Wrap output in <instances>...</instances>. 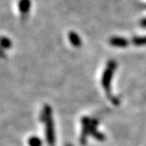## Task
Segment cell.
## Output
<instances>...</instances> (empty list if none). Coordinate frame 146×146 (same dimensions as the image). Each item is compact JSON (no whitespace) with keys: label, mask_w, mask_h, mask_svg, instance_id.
Masks as SVG:
<instances>
[{"label":"cell","mask_w":146,"mask_h":146,"mask_svg":"<svg viewBox=\"0 0 146 146\" xmlns=\"http://www.w3.org/2000/svg\"><path fill=\"white\" fill-rule=\"evenodd\" d=\"M81 123L83 125V130L80 136V143L82 145H84L86 142V138L87 136L90 134V123H91V119L88 117H84L81 119Z\"/></svg>","instance_id":"3957f363"},{"label":"cell","mask_w":146,"mask_h":146,"mask_svg":"<svg viewBox=\"0 0 146 146\" xmlns=\"http://www.w3.org/2000/svg\"><path fill=\"white\" fill-rule=\"evenodd\" d=\"M28 144L29 146H42V141L36 136H32L29 139Z\"/></svg>","instance_id":"ba28073f"},{"label":"cell","mask_w":146,"mask_h":146,"mask_svg":"<svg viewBox=\"0 0 146 146\" xmlns=\"http://www.w3.org/2000/svg\"><path fill=\"white\" fill-rule=\"evenodd\" d=\"M68 36H69L70 42H71V43L74 46L79 47L81 46V39H80V37L79 36V35L76 33L70 32Z\"/></svg>","instance_id":"8992f818"},{"label":"cell","mask_w":146,"mask_h":146,"mask_svg":"<svg viewBox=\"0 0 146 146\" xmlns=\"http://www.w3.org/2000/svg\"><path fill=\"white\" fill-rule=\"evenodd\" d=\"M92 136H94L98 141H103L105 140L104 135H103L102 133H100L99 131H96L95 132H94V133L92 134Z\"/></svg>","instance_id":"30bf717a"},{"label":"cell","mask_w":146,"mask_h":146,"mask_svg":"<svg viewBox=\"0 0 146 146\" xmlns=\"http://www.w3.org/2000/svg\"><path fill=\"white\" fill-rule=\"evenodd\" d=\"M110 44L112 46L115 47H126L128 46V41L123 38V37H120V36H113L110 39Z\"/></svg>","instance_id":"277c9868"},{"label":"cell","mask_w":146,"mask_h":146,"mask_svg":"<svg viewBox=\"0 0 146 146\" xmlns=\"http://www.w3.org/2000/svg\"><path fill=\"white\" fill-rule=\"evenodd\" d=\"M31 7V1L30 0H20L19 2V9L22 15H26L29 11Z\"/></svg>","instance_id":"5b68a950"},{"label":"cell","mask_w":146,"mask_h":146,"mask_svg":"<svg viewBox=\"0 0 146 146\" xmlns=\"http://www.w3.org/2000/svg\"><path fill=\"white\" fill-rule=\"evenodd\" d=\"M132 43L137 46H145L146 45V36H134L132 38Z\"/></svg>","instance_id":"52a82bcc"},{"label":"cell","mask_w":146,"mask_h":146,"mask_svg":"<svg viewBox=\"0 0 146 146\" xmlns=\"http://www.w3.org/2000/svg\"><path fill=\"white\" fill-rule=\"evenodd\" d=\"M0 44H1V46L3 47V48H9L11 46V42L8 38L3 37V38L1 39Z\"/></svg>","instance_id":"9c48e42d"},{"label":"cell","mask_w":146,"mask_h":146,"mask_svg":"<svg viewBox=\"0 0 146 146\" xmlns=\"http://www.w3.org/2000/svg\"><path fill=\"white\" fill-rule=\"evenodd\" d=\"M116 66H117V64H116L115 61H114V60L109 61V63H107V66H106L104 73H103L102 79V87L104 88L106 95H108L110 98H111V96H110V81H111L112 76H113V73H114L115 68H116Z\"/></svg>","instance_id":"6da1fadb"},{"label":"cell","mask_w":146,"mask_h":146,"mask_svg":"<svg viewBox=\"0 0 146 146\" xmlns=\"http://www.w3.org/2000/svg\"><path fill=\"white\" fill-rule=\"evenodd\" d=\"M44 123H46V136L47 143L50 146H53L55 142V137H54V123H53L51 115L47 117Z\"/></svg>","instance_id":"7a4b0ae2"},{"label":"cell","mask_w":146,"mask_h":146,"mask_svg":"<svg viewBox=\"0 0 146 146\" xmlns=\"http://www.w3.org/2000/svg\"><path fill=\"white\" fill-rule=\"evenodd\" d=\"M66 146H72L71 145H66Z\"/></svg>","instance_id":"7c38bea8"},{"label":"cell","mask_w":146,"mask_h":146,"mask_svg":"<svg viewBox=\"0 0 146 146\" xmlns=\"http://www.w3.org/2000/svg\"><path fill=\"white\" fill-rule=\"evenodd\" d=\"M141 25L144 28H146V18L143 19L142 21H141Z\"/></svg>","instance_id":"8fae6325"}]
</instances>
